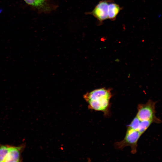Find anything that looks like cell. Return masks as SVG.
<instances>
[{
  "instance_id": "obj_1",
  "label": "cell",
  "mask_w": 162,
  "mask_h": 162,
  "mask_svg": "<svg viewBox=\"0 0 162 162\" xmlns=\"http://www.w3.org/2000/svg\"><path fill=\"white\" fill-rule=\"evenodd\" d=\"M112 96L109 89L102 88L86 93L83 98L89 109L103 112L106 117L110 116V99Z\"/></svg>"
},
{
  "instance_id": "obj_2",
  "label": "cell",
  "mask_w": 162,
  "mask_h": 162,
  "mask_svg": "<svg viewBox=\"0 0 162 162\" xmlns=\"http://www.w3.org/2000/svg\"><path fill=\"white\" fill-rule=\"evenodd\" d=\"M25 145L16 146L0 144V162H20Z\"/></svg>"
},
{
  "instance_id": "obj_3",
  "label": "cell",
  "mask_w": 162,
  "mask_h": 162,
  "mask_svg": "<svg viewBox=\"0 0 162 162\" xmlns=\"http://www.w3.org/2000/svg\"><path fill=\"white\" fill-rule=\"evenodd\" d=\"M125 136L122 141L115 142L114 146L117 149L122 150L126 146H130L131 153H136L137 151V142L142 135L138 131L128 126Z\"/></svg>"
},
{
  "instance_id": "obj_4",
  "label": "cell",
  "mask_w": 162,
  "mask_h": 162,
  "mask_svg": "<svg viewBox=\"0 0 162 162\" xmlns=\"http://www.w3.org/2000/svg\"><path fill=\"white\" fill-rule=\"evenodd\" d=\"M154 103L151 100L146 104L138 105L136 116L140 121L153 120L154 115Z\"/></svg>"
},
{
  "instance_id": "obj_5",
  "label": "cell",
  "mask_w": 162,
  "mask_h": 162,
  "mask_svg": "<svg viewBox=\"0 0 162 162\" xmlns=\"http://www.w3.org/2000/svg\"><path fill=\"white\" fill-rule=\"evenodd\" d=\"M109 1L102 0L96 6L89 14L95 17L100 23L108 19V9Z\"/></svg>"
},
{
  "instance_id": "obj_6",
  "label": "cell",
  "mask_w": 162,
  "mask_h": 162,
  "mask_svg": "<svg viewBox=\"0 0 162 162\" xmlns=\"http://www.w3.org/2000/svg\"><path fill=\"white\" fill-rule=\"evenodd\" d=\"M122 8L118 4L112 2L109 4L108 9V19L111 20H115Z\"/></svg>"
},
{
  "instance_id": "obj_7",
  "label": "cell",
  "mask_w": 162,
  "mask_h": 162,
  "mask_svg": "<svg viewBox=\"0 0 162 162\" xmlns=\"http://www.w3.org/2000/svg\"><path fill=\"white\" fill-rule=\"evenodd\" d=\"M28 4L39 8L43 9L45 7V0H24Z\"/></svg>"
},
{
  "instance_id": "obj_8",
  "label": "cell",
  "mask_w": 162,
  "mask_h": 162,
  "mask_svg": "<svg viewBox=\"0 0 162 162\" xmlns=\"http://www.w3.org/2000/svg\"><path fill=\"white\" fill-rule=\"evenodd\" d=\"M152 120H148L140 121L138 131L142 134L150 126Z\"/></svg>"
}]
</instances>
